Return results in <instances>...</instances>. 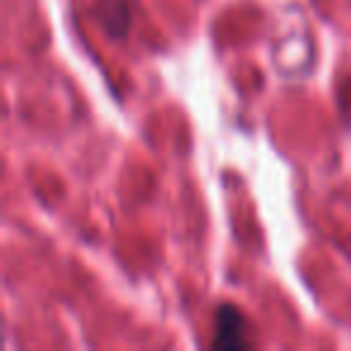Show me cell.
<instances>
[{"label": "cell", "instance_id": "1", "mask_svg": "<svg viewBox=\"0 0 351 351\" xmlns=\"http://www.w3.org/2000/svg\"><path fill=\"white\" fill-rule=\"evenodd\" d=\"M245 320L236 308L221 306L217 311V337L215 346H245Z\"/></svg>", "mask_w": 351, "mask_h": 351}]
</instances>
